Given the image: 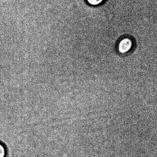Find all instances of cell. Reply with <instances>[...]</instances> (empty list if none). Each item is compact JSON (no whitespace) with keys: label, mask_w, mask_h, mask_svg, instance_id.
<instances>
[{"label":"cell","mask_w":157,"mask_h":157,"mask_svg":"<svg viewBox=\"0 0 157 157\" xmlns=\"http://www.w3.org/2000/svg\"><path fill=\"white\" fill-rule=\"evenodd\" d=\"M6 154L5 148L2 144H0V157H5Z\"/></svg>","instance_id":"cell-3"},{"label":"cell","mask_w":157,"mask_h":157,"mask_svg":"<svg viewBox=\"0 0 157 157\" xmlns=\"http://www.w3.org/2000/svg\"><path fill=\"white\" fill-rule=\"evenodd\" d=\"M89 5L92 6H100L104 3L106 0H85Z\"/></svg>","instance_id":"cell-2"},{"label":"cell","mask_w":157,"mask_h":157,"mask_svg":"<svg viewBox=\"0 0 157 157\" xmlns=\"http://www.w3.org/2000/svg\"><path fill=\"white\" fill-rule=\"evenodd\" d=\"M136 43L134 37L128 35L123 36L118 39L116 44L117 52L121 56H127L134 51Z\"/></svg>","instance_id":"cell-1"}]
</instances>
